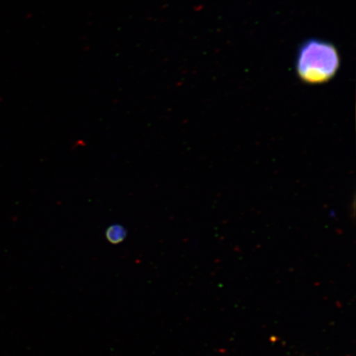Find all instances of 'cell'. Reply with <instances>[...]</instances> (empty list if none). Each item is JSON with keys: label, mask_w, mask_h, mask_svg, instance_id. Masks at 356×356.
<instances>
[{"label": "cell", "mask_w": 356, "mask_h": 356, "mask_svg": "<svg viewBox=\"0 0 356 356\" xmlns=\"http://www.w3.org/2000/svg\"><path fill=\"white\" fill-rule=\"evenodd\" d=\"M341 62L335 44L326 40L310 38L298 49L296 74L302 83L310 86L326 83L336 77Z\"/></svg>", "instance_id": "6da1fadb"}, {"label": "cell", "mask_w": 356, "mask_h": 356, "mask_svg": "<svg viewBox=\"0 0 356 356\" xmlns=\"http://www.w3.org/2000/svg\"><path fill=\"white\" fill-rule=\"evenodd\" d=\"M127 234V229L122 225L113 224L106 229L105 236L110 243L117 245L126 240Z\"/></svg>", "instance_id": "7a4b0ae2"}]
</instances>
